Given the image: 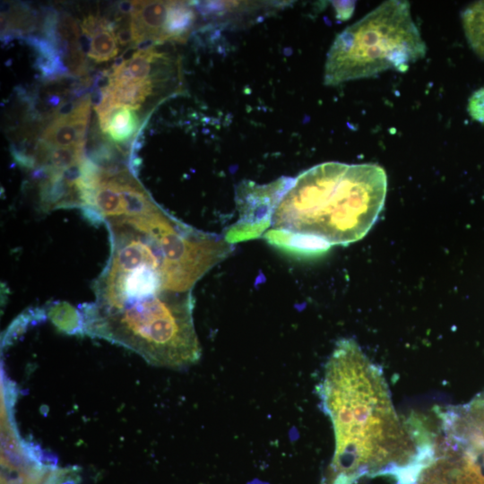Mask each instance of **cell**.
I'll use <instances>...</instances> for the list:
<instances>
[{
  "label": "cell",
  "instance_id": "obj_3",
  "mask_svg": "<svg viewBox=\"0 0 484 484\" xmlns=\"http://www.w3.org/2000/svg\"><path fill=\"white\" fill-rule=\"evenodd\" d=\"M192 291L165 290L108 308L84 306L82 326L89 335L124 346L153 366L183 369L202 356Z\"/></svg>",
  "mask_w": 484,
  "mask_h": 484
},
{
  "label": "cell",
  "instance_id": "obj_1",
  "mask_svg": "<svg viewBox=\"0 0 484 484\" xmlns=\"http://www.w3.org/2000/svg\"><path fill=\"white\" fill-rule=\"evenodd\" d=\"M318 389L334 431L336 475H393L432 460L436 442L430 432L419 419L396 413L381 368L355 340L336 342Z\"/></svg>",
  "mask_w": 484,
  "mask_h": 484
},
{
  "label": "cell",
  "instance_id": "obj_5",
  "mask_svg": "<svg viewBox=\"0 0 484 484\" xmlns=\"http://www.w3.org/2000/svg\"><path fill=\"white\" fill-rule=\"evenodd\" d=\"M293 177H281L267 184L240 182L235 191L238 220L223 236L230 245L259 238L272 226L276 207Z\"/></svg>",
  "mask_w": 484,
  "mask_h": 484
},
{
  "label": "cell",
  "instance_id": "obj_17",
  "mask_svg": "<svg viewBox=\"0 0 484 484\" xmlns=\"http://www.w3.org/2000/svg\"><path fill=\"white\" fill-rule=\"evenodd\" d=\"M59 101H60V98L57 97V96H50L48 98V103L50 105H57L59 103Z\"/></svg>",
  "mask_w": 484,
  "mask_h": 484
},
{
  "label": "cell",
  "instance_id": "obj_11",
  "mask_svg": "<svg viewBox=\"0 0 484 484\" xmlns=\"http://www.w3.org/2000/svg\"><path fill=\"white\" fill-rule=\"evenodd\" d=\"M139 125L136 114L125 108H115L108 133L112 140L122 143L128 140L137 130Z\"/></svg>",
  "mask_w": 484,
  "mask_h": 484
},
{
  "label": "cell",
  "instance_id": "obj_14",
  "mask_svg": "<svg viewBox=\"0 0 484 484\" xmlns=\"http://www.w3.org/2000/svg\"><path fill=\"white\" fill-rule=\"evenodd\" d=\"M467 109L473 120L484 124V87L471 94L468 100Z\"/></svg>",
  "mask_w": 484,
  "mask_h": 484
},
{
  "label": "cell",
  "instance_id": "obj_2",
  "mask_svg": "<svg viewBox=\"0 0 484 484\" xmlns=\"http://www.w3.org/2000/svg\"><path fill=\"white\" fill-rule=\"evenodd\" d=\"M385 169L376 164L329 161L302 173L282 194L272 229L307 235L326 250L361 239L384 208Z\"/></svg>",
  "mask_w": 484,
  "mask_h": 484
},
{
  "label": "cell",
  "instance_id": "obj_12",
  "mask_svg": "<svg viewBox=\"0 0 484 484\" xmlns=\"http://www.w3.org/2000/svg\"><path fill=\"white\" fill-rule=\"evenodd\" d=\"M115 33L103 31L91 39V58L96 62H103L111 59L118 53Z\"/></svg>",
  "mask_w": 484,
  "mask_h": 484
},
{
  "label": "cell",
  "instance_id": "obj_15",
  "mask_svg": "<svg viewBox=\"0 0 484 484\" xmlns=\"http://www.w3.org/2000/svg\"><path fill=\"white\" fill-rule=\"evenodd\" d=\"M115 36H116L117 41L121 46H125L129 44L130 42L134 41V35H133L130 23L126 27H122L118 29L117 32H115Z\"/></svg>",
  "mask_w": 484,
  "mask_h": 484
},
{
  "label": "cell",
  "instance_id": "obj_16",
  "mask_svg": "<svg viewBox=\"0 0 484 484\" xmlns=\"http://www.w3.org/2000/svg\"><path fill=\"white\" fill-rule=\"evenodd\" d=\"M119 12L123 14H131L134 11V1L121 2L118 5Z\"/></svg>",
  "mask_w": 484,
  "mask_h": 484
},
{
  "label": "cell",
  "instance_id": "obj_13",
  "mask_svg": "<svg viewBox=\"0 0 484 484\" xmlns=\"http://www.w3.org/2000/svg\"><path fill=\"white\" fill-rule=\"evenodd\" d=\"M81 29L82 32L93 38L103 31L115 33L116 25L107 19L89 15L83 19Z\"/></svg>",
  "mask_w": 484,
  "mask_h": 484
},
{
  "label": "cell",
  "instance_id": "obj_6",
  "mask_svg": "<svg viewBox=\"0 0 484 484\" xmlns=\"http://www.w3.org/2000/svg\"><path fill=\"white\" fill-rule=\"evenodd\" d=\"M170 1H134V11L131 14L130 26L134 41L151 39L156 45L169 41L166 35Z\"/></svg>",
  "mask_w": 484,
  "mask_h": 484
},
{
  "label": "cell",
  "instance_id": "obj_7",
  "mask_svg": "<svg viewBox=\"0 0 484 484\" xmlns=\"http://www.w3.org/2000/svg\"><path fill=\"white\" fill-rule=\"evenodd\" d=\"M167 56L168 54L159 52L155 50L154 48L147 50H137L132 55L129 60L125 61L122 66L113 69L112 73H110L108 76L109 84L115 85L131 82H141L154 77L151 75L152 65L165 58ZM179 68L180 67L169 72Z\"/></svg>",
  "mask_w": 484,
  "mask_h": 484
},
{
  "label": "cell",
  "instance_id": "obj_9",
  "mask_svg": "<svg viewBox=\"0 0 484 484\" xmlns=\"http://www.w3.org/2000/svg\"><path fill=\"white\" fill-rule=\"evenodd\" d=\"M271 246L297 256L320 255L327 250L315 239L303 234L272 229L262 237Z\"/></svg>",
  "mask_w": 484,
  "mask_h": 484
},
{
  "label": "cell",
  "instance_id": "obj_10",
  "mask_svg": "<svg viewBox=\"0 0 484 484\" xmlns=\"http://www.w3.org/2000/svg\"><path fill=\"white\" fill-rule=\"evenodd\" d=\"M461 17L469 45L477 56L484 59V1L468 5Z\"/></svg>",
  "mask_w": 484,
  "mask_h": 484
},
{
  "label": "cell",
  "instance_id": "obj_4",
  "mask_svg": "<svg viewBox=\"0 0 484 484\" xmlns=\"http://www.w3.org/2000/svg\"><path fill=\"white\" fill-rule=\"evenodd\" d=\"M426 52L409 2L385 1L336 36L327 53L324 83L336 86L389 69L403 72Z\"/></svg>",
  "mask_w": 484,
  "mask_h": 484
},
{
  "label": "cell",
  "instance_id": "obj_8",
  "mask_svg": "<svg viewBox=\"0 0 484 484\" xmlns=\"http://www.w3.org/2000/svg\"><path fill=\"white\" fill-rule=\"evenodd\" d=\"M88 123L72 114L56 118L42 134V140L54 148L84 147Z\"/></svg>",
  "mask_w": 484,
  "mask_h": 484
}]
</instances>
